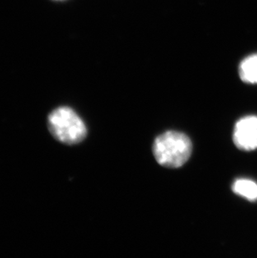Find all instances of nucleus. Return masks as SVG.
I'll use <instances>...</instances> for the list:
<instances>
[{"mask_svg": "<svg viewBox=\"0 0 257 258\" xmlns=\"http://www.w3.org/2000/svg\"><path fill=\"white\" fill-rule=\"evenodd\" d=\"M192 144L189 137L177 132H167L155 139L153 154L160 166L179 168L186 163L191 155Z\"/></svg>", "mask_w": 257, "mask_h": 258, "instance_id": "f257e3e1", "label": "nucleus"}, {"mask_svg": "<svg viewBox=\"0 0 257 258\" xmlns=\"http://www.w3.org/2000/svg\"><path fill=\"white\" fill-rule=\"evenodd\" d=\"M48 121L54 138L66 145L80 143L87 135L85 123L71 108H57L49 115Z\"/></svg>", "mask_w": 257, "mask_h": 258, "instance_id": "f03ea898", "label": "nucleus"}, {"mask_svg": "<svg viewBox=\"0 0 257 258\" xmlns=\"http://www.w3.org/2000/svg\"><path fill=\"white\" fill-rule=\"evenodd\" d=\"M235 146L241 151H250L257 149V117L247 116L235 124L233 133Z\"/></svg>", "mask_w": 257, "mask_h": 258, "instance_id": "7ed1b4c3", "label": "nucleus"}, {"mask_svg": "<svg viewBox=\"0 0 257 258\" xmlns=\"http://www.w3.org/2000/svg\"><path fill=\"white\" fill-rule=\"evenodd\" d=\"M239 74L244 82L257 84V54L247 57L241 62Z\"/></svg>", "mask_w": 257, "mask_h": 258, "instance_id": "20e7f679", "label": "nucleus"}, {"mask_svg": "<svg viewBox=\"0 0 257 258\" xmlns=\"http://www.w3.org/2000/svg\"><path fill=\"white\" fill-rule=\"evenodd\" d=\"M232 190L235 194L250 202L257 200V184L252 180L246 179L235 180L232 185Z\"/></svg>", "mask_w": 257, "mask_h": 258, "instance_id": "39448f33", "label": "nucleus"}]
</instances>
